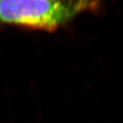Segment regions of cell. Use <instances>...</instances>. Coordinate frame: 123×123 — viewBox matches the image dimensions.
Returning <instances> with one entry per match:
<instances>
[{
    "instance_id": "obj_1",
    "label": "cell",
    "mask_w": 123,
    "mask_h": 123,
    "mask_svg": "<svg viewBox=\"0 0 123 123\" xmlns=\"http://www.w3.org/2000/svg\"><path fill=\"white\" fill-rule=\"evenodd\" d=\"M81 12L58 0H0V24L54 30Z\"/></svg>"
},
{
    "instance_id": "obj_2",
    "label": "cell",
    "mask_w": 123,
    "mask_h": 123,
    "mask_svg": "<svg viewBox=\"0 0 123 123\" xmlns=\"http://www.w3.org/2000/svg\"><path fill=\"white\" fill-rule=\"evenodd\" d=\"M58 1H63L72 4L79 8L81 12L96 7V2L94 0H58Z\"/></svg>"
}]
</instances>
